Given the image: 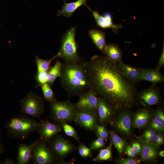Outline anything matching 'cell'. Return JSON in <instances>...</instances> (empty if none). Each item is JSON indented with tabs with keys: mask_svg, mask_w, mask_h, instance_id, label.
I'll use <instances>...</instances> for the list:
<instances>
[{
	"mask_svg": "<svg viewBox=\"0 0 164 164\" xmlns=\"http://www.w3.org/2000/svg\"><path fill=\"white\" fill-rule=\"evenodd\" d=\"M91 88L115 110L128 109L137 96L135 84L122 73L117 63L95 55L87 62Z\"/></svg>",
	"mask_w": 164,
	"mask_h": 164,
	"instance_id": "obj_1",
	"label": "cell"
},
{
	"mask_svg": "<svg viewBox=\"0 0 164 164\" xmlns=\"http://www.w3.org/2000/svg\"><path fill=\"white\" fill-rule=\"evenodd\" d=\"M60 84L69 97L79 96L91 89L87 62L81 60L63 63Z\"/></svg>",
	"mask_w": 164,
	"mask_h": 164,
	"instance_id": "obj_2",
	"label": "cell"
},
{
	"mask_svg": "<svg viewBox=\"0 0 164 164\" xmlns=\"http://www.w3.org/2000/svg\"><path fill=\"white\" fill-rule=\"evenodd\" d=\"M38 122L24 116L15 117L11 118L6 124L9 134L14 137L23 139L30 134L37 130Z\"/></svg>",
	"mask_w": 164,
	"mask_h": 164,
	"instance_id": "obj_3",
	"label": "cell"
},
{
	"mask_svg": "<svg viewBox=\"0 0 164 164\" xmlns=\"http://www.w3.org/2000/svg\"><path fill=\"white\" fill-rule=\"evenodd\" d=\"M50 117L55 123L61 124L73 121L79 111L75 104L68 100L50 103Z\"/></svg>",
	"mask_w": 164,
	"mask_h": 164,
	"instance_id": "obj_4",
	"label": "cell"
},
{
	"mask_svg": "<svg viewBox=\"0 0 164 164\" xmlns=\"http://www.w3.org/2000/svg\"><path fill=\"white\" fill-rule=\"evenodd\" d=\"M75 29L74 27H71L63 36L60 48L57 54L58 58L63 59L65 62L81 60L78 54V45L75 40Z\"/></svg>",
	"mask_w": 164,
	"mask_h": 164,
	"instance_id": "obj_5",
	"label": "cell"
},
{
	"mask_svg": "<svg viewBox=\"0 0 164 164\" xmlns=\"http://www.w3.org/2000/svg\"><path fill=\"white\" fill-rule=\"evenodd\" d=\"M21 111L24 114L39 118L45 111L44 103L42 97L31 91L19 101Z\"/></svg>",
	"mask_w": 164,
	"mask_h": 164,
	"instance_id": "obj_6",
	"label": "cell"
},
{
	"mask_svg": "<svg viewBox=\"0 0 164 164\" xmlns=\"http://www.w3.org/2000/svg\"><path fill=\"white\" fill-rule=\"evenodd\" d=\"M48 142L49 147L56 160L60 163L69 155L76 150L71 142L61 135H56Z\"/></svg>",
	"mask_w": 164,
	"mask_h": 164,
	"instance_id": "obj_7",
	"label": "cell"
},
{
	"mask_svg": "<svg viewBox=\"0 0 164 164\" xmlns=\"http://www.w3.org/2000/svg\"><path fill=\"white\" fill-rule=\"evenodd\" d=\"M32 159L35 164H51L56 160L46 142L40 139L38 141L33 150Z\"/></svg>",
	"mask_w": 164,
	"mask_h": 164,
	"instance_id": "obj_8",
	"label": "cell"
},
{
	"mask_svg": "<svg viewBox=\"0 0 164 164\" xmlns=\"http://www.w3.org/2000/svg\"><path fill=\"white\" fill-rule=\"evenodd\" d=\"M79 97V101L75 104L79 111L97 113L98 98L91 88Z\"/></svg>",
	"mask_w": 164,
	"mask_h": 164,
	"instance_id": "obj_9",
	"label": "cell"
},
{
	"mask_svg": "<svg viewBox=\"0 0 164 164\" xmlns=\"http://www.w3.org/2000/svg\"><path fill=\"white\" fill-rule=\"evenodd\" d=\"M61 124H53L48 120H42L39 122L37 130L40 139L48 142L62 130Z\"/></svg>",
	"mask_w": 164,
	"mask_h": 164,
	"instance_id": "obj_10",
	"label": "cell"
},
{
	"mask_svg": "<svg viewBox=\"0 0 164 164\" xmlns=\"http://www.w3.org/2000/svg\"><path fill=\"white\" fill-rule=\"evenodd\" d=\"M97 113L96 112H84L79 111L73 121L87 130L95 131L97 125Z\"/></svg>",
	"mask_w": 164,
	"mask_h": 164,
	"instance_id": "obj_11",
	"label": "cell"
},
{
	"mask_svg": "<svg viewBox=\"0 0 164 164\" xmlns=\"http://www.w3.org/2000/svg\"><path fill=\"white\" fill-rule=\"evenodd\" d=\"M90 11L92 12L96 24L100 27L103 29H111L116 34L118 31L122 28L121 24L116 25L113 23L112 15L110 12H106L101 15L96 11L91 9Z\"/></svg>",
	"mask_w": 164,
	"mask_h": 164,
	"instance_id": "obj_12",
	"label": "cell"
},
{
	"mask_svg": "<svg viewBox=\"0 0 164 164\" xmlns=\"http://www.w3.org/2000/svg\"><path fill=\"white\" fill-rule=\"evenodd\" d=\"M97 98V113L99 116V121L101 123L107 122L110 120L115 110L103 98L98 97Z\"/></svg>",
	"mask_w": 164,
	"mask_h": 164,
	"instance_id": "obj_13",
	"label": "cell"
},
{
	"mask_svg": "<svg viewBox=\"0 0 164 164\" xmlns=\"http://www.w3.org/2000/svg\"><path fill=\"white\" fill-rule=\"evenodd\" d=\"M157 67L154 69H142L140 74V80H145L154 84L164 81V77Z\"/></svg>",
	"mask_w": 164,
	"mask_h": 164,
	"instance_id": "obj_14",
	"label": "cell"
},
{
	"mask_svg": "<svg viewBox=\"0 0 164 164\" xmlns=\"http://www.w3.org/2000/svg\"><path fill=\"white\" fill-rule=\"evenodd\" d=\"M117 63L121 72L128 80L135 84L140 81L141 68L131 66L121 61L118 62Z\"/></svg>",
	"mask_w": 164,
	"mask_h": 164,
	"instance_id": "obj_15",
	"label": "cell"
},
{
	"mask_svg": "<svg viewBox=\"0 0 164 164\" xmlns=\"http://www.w3.org/2000/svg\"><path fill=\"white\" fill-rule=\"evenodd\" d=\"M158 90L155 87H150L142 91L139 95L138 98L148 105L156 104L160 100V94Z\"/></svg>",
	"mask_w": 164,
	"mask_h": 164,
	"instance_id": "obj_16",
	"label": "cell"
},
{
	"mask_svg": "<svg viewBox=\"0 0 164 164\" xmlns=\"http://www.w3.org/2000/svg\"><path fill=\"white\" fill-rule=\"evenodd\" d=\"M38 139L32 144L26 145L21 144L19 145L17 156V161L18 164H26L32 159V153L34 147Z\"/></svg>",
	"mask_w": 164,
	"mask_h": 164,
	"instance_id": "obj_17",
	"label": "cell"
},
{
	"mask_svg": "<svg viewBox=\"0 0 164 164\" xmlns=\"http://www.w3.org/2000/svg\"><path fill=\"white\" fill-rule=\"evenodd\" d=\"M63 1L64 4L61 10L58 11V16L63 15L65 17H70L73 13L82 5H85L90 11L91 9L87 5V0H77L75 2L70 3H67L66 0H63Z\"/></svg>",
	"mask_w": 164,
	"mask_h": 164,
	"instance_id": "obj_18",
	"label": "cell"
},
{
	"mask_svg": "<svg viewBox=\"0 0 164 164\" xmlns=\"http://www.w3.org/2000/svg\"><path fill=\"white\" fill-rule=\"evenodd\" d=\"M88 34L95 46L104 54L107 46L105 39L106 33L98 29H91Z\"/></svg>",
	"mask_w": 164,
	"mask_h": 164,
	"instance_id": "obj_19",
	"label": "cell"
},
{
	"mask_svg": "<svg viewBox=\"0 0 164 164\" xmlns=\"http://www.w3.org/2000/svg\"><path fill=\"white\" fill-rule=\"evenodd\" d=\"M116 128L121 132L127 135L129 134L131 126V121L129 114L123 112L119 115L115 123Z\"/></svg>",
	"mask_w": 164,
	"mask_h": 164,
	"instance_id": "obj_20",
	"label": "cell"
},
{
	"mask_svg": "<svg viewBox=\"0 0 164 164\" xmlns=\"http://www.w3.org/2000/svg\"><path fill=\"white\" fill-rule=\"evenodd\" d=\"M106 57L109 60L117 63L121 61L122 53L119 46L115 44L107 45L105 50Z\"/></svg>",
	"mask_w": 164,
	"mask_h": 164,
	"instance_id": "obj_21",
	"label": "cell"
},
{
	"mask_svg": "<svg viewBox=\"0 0 164 164\" xmlns=\"http://www.w3.org/2000/svg\"><path fill=\"white\" fill-rule=\"evenodd\" d=\"M141 157L143 160L150 161L156 157V149L152 144L146 142H143L141 146Z\"/></svg>",
	"mask_w": 164,
	"mask_h": 164,
	"instance_id": "obj_22",
	"label": "cell"
},
{
	"mask_svg": "<svg viewBox=\"0 0 164 164\" xmlns=\"http://www.w3.org/2000/svg\"><path fill=\"white\" fill-rule=\"evenodd\" d=\"M150 116V112L147 109H141L136 113L134 119V125L137 128H141L147 123Z\"/></svg>",
	"mask_w": 164,
	"mask_h": 164,
	"instance_id": "obj_23",
	"label": "cell"
},
{
	"mask_svg": "<svg viewBox=\"0 0 164 164\" xmlns=\"http://www.w3.org/2000/svg\"><path fill=\"white\" fill-rule=\"evenodd\" d=\"M62 65L63 63L60 61L57 60L48 71L47 83L51 86H53L56 79L60 76Z\"/></svg>",
	"mask_w": 164,
	"mask_h": 164,
	"instance_id": "obj_24",
	"label": "cell"
},
{
	"mask_svg": "<svg viewBox=\"0 0 164 164\" xmlns=\"http://www.w3.org/2000/svg\"><path fill=\"white\" fill-rule=\"evenodd\" d=\"M56 58H58L57 54L50 59L48 60L42 59L36 56L35 57V61L37 66V70L48 72L51 68V62Z\"/></svg>",
	"mask_w": 164,
	"mask_h": 164,
	"instance_id": "obj_25",
	"label": "cell"
},
{
	"mask_svg": "<svg viewBox=\"0 0 164 164\" xmlns=\"http://www.w3.org/2000/svg\"><path fill=\"white\" fill-rule=\"evenodd\" d=\"M51 86L47 83L39 86L41 88L44 99L50 103L54 102L56 100L55 96L54 93Z\"/></svg>",
	"mask_w": 164,
	"mask_h": 164,
	"instance_id": "obj_26",
	"label": "cell"
},
{
	"mask_svg": "<svg viewBox=\"0 0 164 164\" xmlns=\"http://www.w3.org/2000/svg\"><path fill=\"white\" fill-rule=\"evenodd\" d=\"M109 133L112 143L115 146L118 153H122L125 145L124 142L113 130H111Z\"/></svg>",
	"mask_w": 164,
	"mask_h": 164,
	"instance_id": "obj_27",
	"label": "cell"
},
{
	"mask_svg": "<svg viewBox=\"0 0 164 164\" xmlns=\"http://www.w3.org/2000/svg\"><path fill=\"white\" fill-rule=\"evenodd\" d=\"M112 143L106 149H100L97 156L92 159L94 162L106 161L111 158Z\"/></svg>",
	"mask_w": 164,
	"mask_h": 164,
	"instance_id": "obj_28",
	"label": "cell"
},
{
	"mask_svg": "<svg viewBox=\"0 0 164 164\" xmlns=\"http://www.w3.org/2000/svg\"><path fill=\"white\" fill-rule=\"evenodd\" d=\"M60 124L62 125V129L67 135L73 138L77 141H79V135L72 126L66 122Z\"/></svg>",
	"mask_w": 164,
	"mask_h": 164,
	"instance_id": "obj_29",
	"label": "cell"
},
{
	"mask_svg": "<svg viewBox=\"0 0 164 164\" xmlns=\"http://www.w3.org/2000/svg\"><path fill=\"white\" fill-rule=\"evenodd\" d=\"M48 72L37 70L35 77V80L38 84L36 87H39L40 85L47 83Z\"/></svg>",
	"mask_w": 164,
	"mask_h": 164,
	"instance_id": "obj_30",
	"label": "cell"
},
{
	"mask_svg": "<svg viewBox=\"0 0 164 164\" xmlns=\"http://www.w3.org/2000/svg\"><path fill=\"white\" fill-rule=\"evenodd\" d=\"M77 149L80 155L82 157L85 158L91 157V149L82 143L80 142L79 143Z\"/></svg>",
	"mask_w": 164,
	"mask_h": 164,
	"instance_id": "obj_31",
	"label": "cell"
},
{
	"mask_svg": "<svg viewBox=\"0 0 164 164\" xmlns=\"http://www.w3.org/2000/svg\"><path fill=\"white\" fill-rule=\"evenodd\" d=\"M96 135L98 138H101L104 139L107 138L108 136V133L107 130L104 125H97L95 128Z\"/></svg>",
	"mask_w": 164,
	"mask_h": 164,
	"instance_id": "obj_32",
	"label": "cell"
},
{
	"mask_svg": "<svg viewBox=\"0 0 164 164\" xmlns=\"http://www.w3.org/2000/svg\"><path fill=\"white\" fill-rule=\"evenodd\" d=\"M104 144V139L101 138H98L91 143L90 148L91 150H96L103 147Z\"/></svg>",
	"mask_w": 164,
	"mask_h": 164,
	"instance_id": "obj_33",
	"label": "cell"
},
{
	"mask_svg": "<svg viewBox=\"0 0 164 164\" xmlns=\"http://www.w3.org/2000/svg\"><path fill=\"white\" fill-rule=\"evenodd\" d=\"M151 126L157 130L163 131L164 129V124H162L155 118L152 121L151 124Z\"/></svg>",
	"mask_w": 164,
	"mask_h": 164,
	"instance_id": "obj_34",
	"label": "cell"
},
{
	"mask_svg": "<svg viewBox=\"0 0 164 164\" xmlns=\"http://www.w3.org/2000/svg\"><path fill=\"white\" fill-rule=\"evenodd\" d=\"M155 118L163 124L164 123V114L161 110H157L155 112Z\"/></svg>",
	"mask_w": 164,
	"mask_h": 164,
	"instance_id": "obj_35",
	"label": "cell"
},
{
	"mask_svg": "<svg viewBox=\"0 0 164 164\" xmlns=\"http://www.w3.org/2000/svg\"><path fill=\"white\" fill-rule=\"evenodd\" d=\"M119 163L121 164H137L139 163L138 160L130 159H124L120 160Z\"/></svg>",
	"mask_w": 164,
	"mask_h": 164,
	"instance_id": "obj_36",
	"label": "cell"
},
{
	"mask_svg": "<svg viewBox=\"0 0 164 164\" xmlns=\"http://www.w3.org/2000/svg\"><path fill=\"white\" fill-rule=\"evenodd\" d=\"M163 43V47L162 52L159 59L157 67L159 68L162 67L164 65V45Z\"/></svg>",
	"mask_w": 164,
	"mask_h": 164,
	"instance_id": "obj_37",
	"label": "cell"
},
{
	"mask_svg": "<svg viewBox=\"0 0 164 164\" xmlns=\"http://www.w3.org/2000/svg\"><path fill=\"white\" fill-rule=\"evenodd\" d=\"M132 148L135 153H139L141 150V146L137 142H133L132 144Z\"/></svg>",
	"mask_w": 164,
	"mask_h": 164,
	"instance_id": "obj_38",
	"label": "cell"
},
{
	"mask_svg": "<svg viewBox=\"0 0 164 164\" xmlns=\"http://www.w3.org/2000/svg\"><path fill=\"white\" fill-rule=\"evenodd\" d=\"M126 153L128 156L130 157H134L135 155V153L132 147L128 145L126 148Z\"/></svg>",
	"mask_w": 164,
	"mask_h": 164,
	"instance_id": "obj_39",
	"label": "cell"
},
{
	"mask_svg": "<svg viewBox=\"0 0 164 164\" xmlns=\"http://www.w3.org/2000/svg\"><path fill=\"white\" fill-rule=\"evenodd\" d=\"M153 140L155 145H160L163 143L159 138L157 135H155Z\"/></svg>",
	"mask_w": 164,
	"mask_h": 164,
	"instance_id": "obj_40",
	"label": "cell"
},
{
	"mask_svg": "<svg viewBox=\"0 0 164 164\" xmlns=\"http://www.w3.org/2000/svg\"><path fill=\"white\" fill-rule=\"evenodd\" d=\"M155 134V132L154 130H150L146 131L144 133V135H150L154 136Z\"/></svg>",
	"mask_w": 164,
	"mask_h": 164,
	"instance_id": "obj_41",
	"label": "cell"
},
{
	"mask_svg": "<svg viewBox=\"0 0 164 164\" xmlns=\"http://www.w3.org/2000/svg\"><path fill=\"white\" fill-rule=\"evenodd\" d=\"M3 164H15V162L12 159H6L3 162Z\"/></svg>",
	"mask_w": 164,
	"mask_h": 164,
	"instance_id": "obj_42",
	"label": "cell"
},
{
	"mask_svg": "<svg viewBox=\"0 0 164 164\" xmlns=\"http://www.w3.org/2000/svg\"><path fill=\"white\" fill-rule=\"evenodd\" d=\"M145 138L147 141H152L153 140L154 136L150 135H144Z\"/></svg>",
	"mask_w": 164,
	"mask_h": 164,
	"instance_id": "obj_43",
	"label": "cell"
},
{
	"mask_svg": "<svg viewBox=\"0 0 164 164\" xmlns=\"http://www.w3.org/2000/svg\"><path fill=\"white\" fill-rule=\"evenodd\" d=\"M5 152V150L1 143L0 138V154H2Z\"/></svg>",
	"mask_w": 164,
	"mask_h": 164,
	"instance_id": "obj_44",
	"label": "cell"
},
{
	"mask_svg": "<svg viewBox=\"0 0 164 164\" xmlns=\"http://www.w3.org/2000/svg\"><path fill=\"white\" fill-rule=\"evenodd\" d=\"M158 137L160 139L161 141L163 143V138L162 135L160 133H158L157 134Z\"/></svg>",
	"mask_w": 164,
	"mask_h": 164,
	"instance_id": "obj_45",
	"label": "cell"
},
{
	"mask_svg": "<svg viewBox=\"0 0 164 164\" xmlns=\"http://www.w3.org/2000/svg\"><path fill=\"white\" fill-rule=\"evenodd\" d=\"M159 155L161 157L164 156V151H161L159 152Z\"/></svg>",
	"mask_w": 164,
	"mask_h": 164,
	"instance_id": "obj_46",
	"label": "cell"
},
{
	"mask_svg": "<svg viewBox=\"0 0 164 164\" xmlns=\"http://www.w3.org/2000/svg\"></svg>",
	"mask_w": 164,
	"mask_h": 164,
	"instance_id": "obj_47",
	"label": "cell"
}]
</instances>
